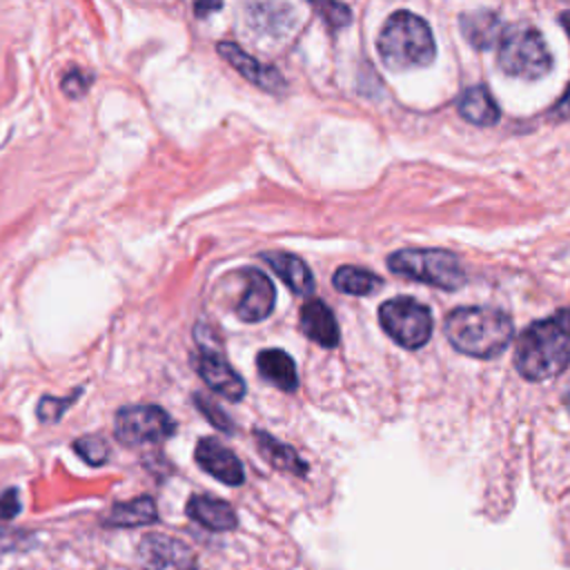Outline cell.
<instances>
[{
	"mask_svg": "<svg viewBox=\"0 0 570 570\" xmlns=\"http://www.w3.org/2000/svg\"><path fill=\"white\" fill-rule=\"evenodd\" d=\"M570 365V325L563 312L532 323L514 347V367L528 381H546Z\"/></svg>",
	"mask_w": 570,
	"mask_h": 570,
	"instance_id": "6da1fadb",
	"label": "cell"
},
{
	"mask_svg": "<svg viewBox=\"0 0 570 570\" xmlns=\"http://www.w3.org/2000/svg\"><path fill=\"white\" fill-rule=\"evenodd\" d=\"M443 332L459 352L474 358L499 356L514 336L510 316L497 307H456L445 316Z\"/></svg>",
	"mask_w": 570,
	"mask_h": 570,
	"instance_id": "7a4b0ae2",
	"label": "cell"
},
{
	"mask_svg": "<svg viewBox=\"0 0 570 570\" xmlns=\"http://www.w3.org/2000/svg\"><path fill=\"white\" fill-rule=\"evenodd\" d=\"M376 47L381 60L394 71L425 67L436 56V45L430 24L421 16L405 9L394 11L385 20Z\"/></svg>",
	"mask_w": 570,
	"mask_h": 570,
	"instance_id": "3957f363",
	"label": "cell"
},
{
	"mask_svg": "<svg viewBox=\"0 0 570 570\" xmlns=\"http://www.w3.org/2000/svg\"><path fill=\"white\" fill-rule=\"evenodd\" d=\"M497 62L508 76L537 80L552 69V53L539 29L532 24H512L499 40Z\"/></svg>",
	"mask_w": 570,
	"mask_h": 570,
	"instance_id": "277c9868",
	"label": "cell"
},
{
	"mask_svg": "<svg viewBox=\"0 0 570 570\" xmlns=\"http://www.w3.org/2000/svg\"><path fill=\"white\" fill-rule=\"evenodd\" d=\"M387 265L399 276L450 292L465 283L459 258L445 249H399L387 258Z\"/></svg>",
	"mask_w": 570,
	"mask_h": 570,
	"instance_id": "5b68a950",
	"label": "cell"
},
{
	"mask_svg": "<svg viewBox=\"0 0 570 570\" xmlns=\"http://www.w3.org/2000/svg\"><path fill=\"white\" fill-rule=\"evenodd\" d=\"M383 330L407 350L423 347L432 336V312L412 296H396L381 305Z\"/></svg>",
	"mask_w": 570,
	"mask_h": 570,
	"instance_id": "8992f818",
	"label": "cell"
},
{
	"mask_svg": "<svg viewBox=\"0 0 570 570\" xmlns=\"http://www.w3.org/2000/svg\"><path fill=\"white\" fill-rule=\"evenodd\" d=\"M176 432L174 419L158 405L120 407L114 421V434L125 445L160 443Z\"/></svg>",
	"mask_w": 570,
	"mask_h": 570,
	"instance_id": "52a82bcc",
	"label": "cell"
},
{
	"mask_svg": "<svg viewBox=\"0 0 570 570\" xmlns=\"http://www.w3.org/2000/svg\"><path fill=\"white\" fill-rule=\"evenodd\" d=\"M138 552L145 566L151 570H191L194 568L191 550L183 541L167 534H158V532L145 534L138 546Z\"/></svg>",
	"mask_w": 570,
	"mask_h": 570,
	"instance_id": "ba28073f",
	"label": "cell"
},
{
	"mask_svg": "<svg viewBox=\"0 0 570 570\" xmlns=\"http://www.w3.org/2000/svg\"><path fill=\"white\" fill-rule=\"evenodd\" d=\"M243 278H245V292L236 305V316L245 323H258L267 318L274 309V301H276L274 283L269 281L267 274L254 267L245 269Z\"/></svg>",
	"mask_w": 570,
	"mask_h": 570,
	"instance_id": "9c48e42d",
	"label": "cell"
},
{
	"mask_svg": "<svg viewBox=\"0 0 570 570\" xmlns=\"http://www.w3.org/2000/svg\"><path fill=\"white\" fill-rule=\"evenodd\" d=\"M216 49H218L220 58L227 60L252 85H256L265 91H272V94H278V91L285 89V80H283V76L278 73L276 67L256 60L245 49H240L236 42H218Z\"/></svg>",
	"mask_w": 570,
	"mask_h": 570,
	"instance_id": "30bf717a",
	"label": "cell"
},
{
	"mask_svg": "<svg viewBox=\"0 0 570 570\" xmlns=\"http://www.w3.org/2000/svg\"><path fill=\"white\" fill-rule=\"evenodd\" d=\"M194 459L207 474H212L225 485H240L245 481V472L238 456L216 439H200L194 450Z\"/></svg>",
	"mask_w": 570,
	"mask_h": 570,
	"instance_id": "8fae6325",
	"label": "cell"
},
{
	"mask_svg": "<svg viewBox=\"0 0 570 570\" xmlns=\"http://www.w3.org/2000/svg\"><path fill=\"white\" fill-rule=\"evenodd\" d=\"M196 370L207 387L227 401H240L245 396V381L218 352L203 350L196 358Z\"/></svg>",
	"mask_w": 570,
	"mask_h": 570,
	"instance_id": "7c38bea8",
	"label": "cell"
},
{
	"mask_svg": "<svg viewBox=\"0 0 570 570\" xmlns=\"http://www.w3.org/2000/svg\"><path fill=\"white\" fill-rule=\"evenodd\" d=\"M185 510L191 521H196L203 528L214 530V532H227L238 525V517H236L234 508L227 501L209 497V494H194L187 501Z\"/></svg>",
	"mask_w": 570,
	"mask_h": 570,
	"instance_id": "4fadbf2b",
	"label": "cell"
},
{
	"mask_svg": "<svg viewBox=\"0 0 570 570\" xmlns=\"http://www.w3.org/2000/svg\"><path fill=\"white\" fill-rule=\"evenodd\" d=\"M301 332L321 347H334L338 343V323L321 298H312L301 307Z\"/></svg>",
	"mask_w": 570,
	"mask_h": 570,
	"instance_id": "5bb4252c",
	"label": "cell"
},
{
	"mask_svg": "<svg viewBox=\"0 0 570 570\" xmlns=\"http://www.w3.org/2000/svg\"><path fill=\"white\" fill-rule=\"evenodd\" d=\"M459 24H461L465 40L470 45H474L476 49H490V47L499 45L503 31H505L499 16L490 9H474V11L461 13Z\"/></svg>",
	"mask_w": 570,
	"mask_h": 570,
	"instance_id": "9a60e30c",
	"label": "cell"
},
{
	"mask_svg": "<svg viewBox=\"0 0 570 570\" xmlns=\"http://www.w3.org/2000/svg\"><path fill=\"white\" fill-rule=\"evenodd\" d=\"M261 258L276 272V276L294 292L301 296H307L314 292V276L309 267L294 254L287 252H265Z\"/></svg>",
	"mask_w": 570,
	"mask_h": 570,
	"instance_id": "2e32d148",
	"label": "cell"
},
{
	"mask_svg": "<svg viewBox=\"0 0 570 570\" xmlns=\"http://www.w3.org/2000/svg\"><path fill=\"white\" fill-rule=\"evenodd\" d=\"M256 367L265 381L281 387L283 392H294L298 387L294 358L285 350H263L256 356Z\"/></svg>",
	"mask_w": 570,
	"mask_h": 570,
	"instance_id": "e0dca14e",
	"label": "cell"
},
{
	"mask_svg": "<svg viewBox=\"0 0 570 570\" xmlns=\"http://www.w3.org/2000/svg\"><path fill=\"white\" fill-rule=\"evenodd\" d=\"M459 114L479 127L494 125L499 120V107L497 100L490 96V91L483 85H474L463 91L459 98Z\"/></svg>",
	"mask_w": 570,
	"mask_h": 570,
	"instance_id": "ac0fdd59",
	"label": "cell"
},
{
	"mask_svg": "<svg viewBox=\"0 0 570 570\" xmlns=\"http://www.w3.org/2000/svg\"><path fill=\"white\" fill-rule=\"evenodd\" d=\"M154 521H158V510L151 497H136L131 501L116 503L105 517L109 528H138Z\"/></svg>",
	"mask_w": 570,
	"mask_h": 570,
	"instance_id": "d6986e66",
	"label": "cell"
},
{
	"mask_svg": "<svg viewBox=\"0 0 570 570\" xmlns=\"http://www.w3.org/2000/svg\"><path fill=\"white\" fill-rule=\"evenodd\" d=\"M256 439V448L261 450V454L267 459V463H272L278 470L292 472V474H305V463L303 459L296 454V450H292L289 445L276 441L274 436H269L267 432H254Z\"/></svg>",
	"mask_w": 570,
	"mask_h": 570,
	"instance_id": "ffe728a7",
	"label": "cell"
},
{
	"mask_svg": "<svg viewBox=\"0 0 570 570\" xmlns=\"http://www.w3.org/2000/svg\"><path fill=\"white\" fill-rule=\"evenodd\" d=\"M332 283L334 287L341 292V294H352V296H367V294H374L383 281L381 276H376L374 272H367V269H361L356 265H343L334 272L332 276Z\"/></svg>",
	"mask_w": 570,
	"mask_h": 570,
	"instance_id": "44dd1931",
	"label": "cell"
},
{
	"mask_svg": "<svg viewBox=\"0 0 570 570\" xmlns=\"http://www.w3.org/2000/svg\"><path fill=\"white\" fill-rule=\"evenodd\" d=\"M82 394V387L73 390V394L69 396H42L40 403H38V419L45 421V423H51V421H58Z\"/></svg>",
	"mask_w": 570,
	"mask_h": 570,
	"instance_id": "7402d4cb",
	"label": "cell"
},
{
	"mask_svg": "<svg viewBox=\"0 0 570 570\" xmlns=\"http://www.w3.org/2000/svg\"><path fill=\"white\" fill-rule=\"evenodd\" d=\"M73 450L89 465H102L109 459V445L102 436H80L73 443Z\"/></svg>",
	"mask_w": 570,
	"mask_h": 570,
	"instance_id": "603a6c76",
	"label": "cell"
},
{
	"mask_svg": "<svg viewBox=\"0 0 570 570\" xmlns=\"http://www.w3.org/2000/svg\"><path fill=\"white\" fill-rule=\"evenodd\" d=\"M91 82H94V76H91V73L82 71L80 67H71V69L65 71V76H62V80H60V89H62L65 96H69V98H80V96H85V94L89 91Z\"/></svg>",
	"mask_w": 570,
	"mask_h": 570,
	"instance_id": "cb8c5ba5",
	"label": "cell"
},
{
	"mask_svg": "<svg viewBox=\"0 0 570 570\" xmlns=\"http://www.w3.org/2000/svg\"><path fill=\"white\" fill-rule=\"evenodd\" d=\"M194 403L198 405L200 414H203L214 428H218V430H223V432H227V434L234 432L232 419H229L212 399H207L205 394H194Z\"/></svg>",
	"mask_w": 570,
	"mask_h": 570,
	"instance_id": "d4e9b609",
	"label": "cell"
},
{
	"mask_svg": "<svg viewBox=\"0 0 570 570\" xmlns=\"http://www.w3.org/2000/svg\"><path fill=\"white\" fill-rule=\"evenodd\" d=\"M316 9L323 13V18L327 20L330 27L338 29L343 24L350 22V7L347 4H338V2H327V4H316Z\"/></svg>",
	"mask_w": 570,
	"mask_h": 570,
	"instance_id": "484cf974",
	"label": "cell"
},
{
	"mask_svg": "<svg viewBox=\"0 0 570 570\" xmlns=\"http://www.w3.org/2000/svg\"><path fill=\"white\" fill-rule=\"evenodd\" d=\"M20 512V497L16 488H9L0 494V523L11 521Z\"/></svg>",
	"mask_w": 570,
	"mask_h": 570,
	"instance_id": "4316f807",
	"label": "cell"
},
{
	"mask_svg": "<svg viewBox=\"0 0 570 570\" xmlns=\"http://www.w3.org/2000/svg\"><path fill=\"white\" fill-rule=\"evenodd\" d=\"M552 118H557V120H570V85H568L566 94L561 96V100L552 107Z\"/></svg>",
	"mask_w": 570,
	"mask_h": 570,
	"instance_id": "83f0119b",
	"label": "cell"
},
{
	"mask_svg": "<svg viewBox=\"0 0 570 570\" xmlns=\"http://www.w3.org/2000/svg\"><path fill=\"white\" fill-rule=\"evenodd\" d=\"M559 22H561V27L566 29V33H568V38H570V11H563V13L559 16Z\"/></svg>",
	"mask_w": 570,
	"mask_h": 570,
	"instance_id": "f1b7e54d",
	"label": "cell"
},
{
	"mask_svg": "<svg viewBox=\"0 0 570 570\" xmlns=\"http://www.w3.org/2000/svg\"><path fill=\"white\" fill-rule=\"evenodd\" d=\"M214 9H220V4H196V7H194V11H196L198 16H203V11H214Z\"/></svg>",
	"mask_w": 570,
	"mask_h": 570,
	"instance_id": "f546056e",
	"label": "cell"
},
{
	"mask_svg": "<svg viewBox=\"0 0 570 570\" xmlns=\"http://www.w3.org/2000/svg\"><path fill=\"white\" fill-rule=\"evenodd\" d=\"M566 405L570 407V392H568V396H566Z\"/></svg>",
	"mask_w": 570,
	"mask_h": 570,
	"instance_id": "4dcf8cb0",
	"label": "cell"
}]
</instances>
